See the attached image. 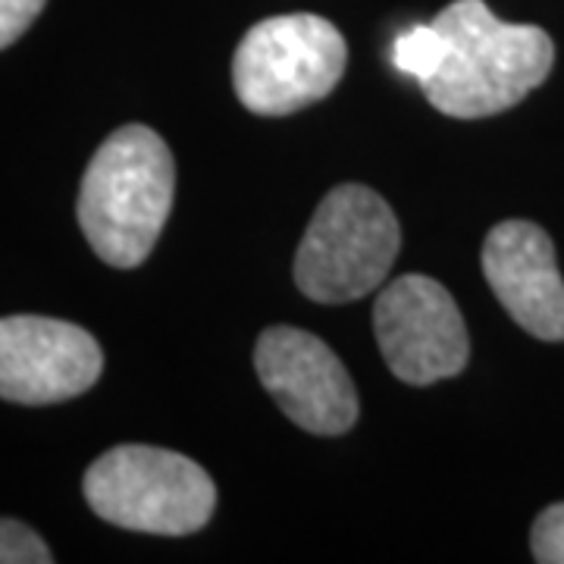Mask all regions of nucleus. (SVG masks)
Here are the masks:
<instances>
[{"label": "nucleus", "instance_id": "nucleus-9", "mask_svg": "<svg viewBox=\"0 0 564 564\" xmlns=\"http://www.w3.org/2000/svg\"><path fill=\"white\" fill-rule=\"evenodd\" d=\"M484 273L521 329L543 343H564V280L545 229L530 220L492 226L484 242Z\"/></svg>", "mask_w": 564, "mask_h": 564}, {"label": "nucleus", "instance_id": "nucleus-13", "mask_svg": "<svg viewBox=\"0 0 564 564\" xmlns=\"http://www.w3.org/2000/svg\"><path fill=\"white\" fill-rule=\"evenodd\" d=\"M47 0H0V51L25 35Z\"/></svg>", "mask_w": 564, "mask_h": 564}, {"label": "nucleus", "instance_id": "nucleus-1", "mask_svg": "<svg viewBox=\"0 0 564 564\" xmlns=\"http://www.w3.org/2000/svg\"><path fill=\"white\" fill-rule=\"evenodd\" d=\"M433 22L445 57L423 95L445 117H496L543 85L555 63V44L540 25L502 22L484 0H455Z\"/></svg>", "mask_w": 564, "mask_h": 564}, {"label": "nucleus", "instance_id": "nucleus-4", "mask_svg": "<svg viewBox=\"0 0 564 564\" xmlns=\"http://www.w3.org/2000/svg\"><path fill=\"white\" fill-rule=\"evenodd\" d=\"M402 229L367 185H339L317 207L295 254V282L311 302H358L380 289L399 258Z\"/></svg>", "mask_w": 564, "mask_h": 564}, {"label": "nucleus", "instance_id": "nucleus-6", "mask_svg": "<svg viewBox=\"0 0 564 564\" xmlns=\"http://www.w3.org/2000/svg\"><path fill=\"white\" fill-rule=\"evenodd\" d=\"M373 333L389 370L411 386L462 373L470 339L462 311L443 282L408 273L386 285L373 304Z\"/></svg>", "mask_w": 564, "mask_h": 564}, {"label": "nucleus", "instance_id": "nucleus-10", "mask_svg": "<svg viewBox=\"0 0 564 564\" xmlns=\"http://www.w3.org/2000/svg\"><path fill=\"white\" fill-rule=\"evenodd\" d=\"M445 57V39L443 32L436 29V22H426V25H414L402 32L395 44H392V63L395 69L411 76V79L423 82L430 79L440 63Z\"/></svg>", "mask_w": 564, "mask_h": 564}, {"label": "nucleus", "instance_id": "nucleus-5", "mask_svg": "<svg viewBox=\"0 0 564 564\" xmlns=\"http://www.w3.org/2000/svg\"><path fill=\"white\" fill-rule=\"evenodd\" d=\"M343 32L314 13L270 17L248 29L232 61L239 101L258 117H285L326 98L343 79Z\"/></svg>", "mask_w": 564, "mask_h": 564}, {"label": "nucleus", "instance_id": "nucleus-8", "mask_svg": "<svg viewBox=\"0 0 564 564\" xmlns=\"http://www.w3.org/2000/svg\"><path fill=\"white\" fill-rule=\"evenodd\" d=\"M104 351L91 333L54 317H0V399L54 404L98 383Z\"/></svg>", "mask_w": 564, "mask_h": 564}, {"label": "nucleus", "instance_id": "nucleus-11", "mask_svg": "<svg viewBox=\"0 0 564 564\" xmlns=\"http://www.w3.org/2000/svg\"><path fill=\"white\" fill-rule=\"evenodd\" d=\"M54 562L47 543L32 527L13 518H0V564H47Z\"/></svg>", "mask_w": 564, "mask_h": 564}, {"label": "nucleus", "instance_id": "nucleus-3", "mask_svg": "<svg viewBox=\"0 0 564 564\" xmlns=\"http://www.w3.org/2000/svg\"><path fill=\"white\" fill-rule=\"evenodd\" d=\"M85 499L107 524L135 533L185 536L202 530L217 489L202 464L158 445H117L88 467Z\"/></svg>", "mask_w": 564, "mask_h": 564}, {"label": "nucleus", "instance_id": "nucleus-12", "mask_svg": "<svg viewBox=\"0 0 564 564\" xmlns=\"http://www.w3.org/2000/svg\"><path fill=\"white\" fill-rule=\"evenodd\" d=\"M533 558L543 564H564V502L549 505L543 514L536 518L533 533Z\"/></svg>", "mask_w": 564, "mask_h": 564}, {"label": "nucleus", "instance_id": "nucleus-7", "mask_svg": "<svg viewBox=\"0 0 564 564\" xmlns=\"http://www.w3.org/2000/svg\"><path fill=\"white\" fill-rule=\"evenodd\" d=\"M254 367L263 389L292 421L317 436H339L358 421V392L317 336L295 326L263 329L254 348Z\"/></svg>", "mask_w": 564, "mask_h": 564}, {"label": "nucleus", "instance_id": "nucleus-2", "mask_svg": "<svg viewBox=\"0 0 564 564\" xmlns=\"http://www.w3.org/2000/svg\"><path fill=\"white\" fill-rule=\"evenodd\" d=\"M176 166L148 126H122L95 151L79 188V226L110 267H139L161 239L173 207Z\"/></svg>", "mask_w": 564, "mask_h": 564}]
</instances>
